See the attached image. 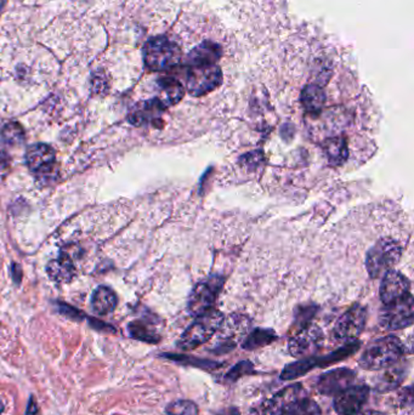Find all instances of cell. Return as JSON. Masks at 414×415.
<instances>
[{"mask_svg": "<svg viewBox=\"0 0 414 415\" xmlns=\"http://www.w3.org/2000/svg\"><path fill=\"white\" fill-rule=\"evenodd\" d=\"M315 361L314 357H305L300 358L298 361L289 363L284 367L282 373H281V379L294 380L300 378L302 375L307 374L312 369H315Z\"/></svg>", "mask_w": 414, "mask_h": 415, "instance_id": "d6986e66", "label": "cell"}, {"mask_svg": "<svg viewBox=\"0 0 414 415\" xmlns=\"http://www.w3.org/2000/svg\"><path fill=\"white\" fill-rule=\"evenodd\" d=\"M26 415H41V411H39V407H38V403H36L34 396H31L29 401H28Z\"/></svg>", "mask_w": 414, "mask_h": 415, "instance_id": "4316f807", "label": "cell"}, {"mask_svg": "<svg viewBox=\"0 0 414 415\" xmlns=\"http://www.w3.org/2000/svg\"><path fill=\"white\" fill-rule=\"evenodd\" d=\"M26 162L28 167L34 172H44L55 162V151L46 144H36L27 149Z\"/></svg>", "mask_w": 414, "mask_h": 415, "instance_id": "5bb4252c", "label": "cell"}, {"mask_svg": "<svg viewBox=\"0 0 414 415\" xmlns=\"http://www.w3.org/2000/svg\"><path fill=\"white\" fill-rule=\"evenodd\" d=\"M413 306L410 293L397 301L384 305L379 315V325L385 330L405 329L413 323Z\"/></svg>", "mask_w": 414, "mask_h": 415, "instance_id": "8992f818", "label": "cell"}, {"mask_svg": "<svg viewBox=\"0 0 414 415\" xmlns=\"http://www.w3.org/2000/svg\"><path fill=\"white\" fill-rule=\"evenodd\" d=\"M22 128L18 123H9L3 130V137L8 144H16L23 141Z\"/></svg>", "mask_w": 414, "mask_h": 415, "instance_id": "d4e9b609", "label": "cell"}, {"mask_svg": "<svg viewBox=\"0 0 414 415\" xmlns=\"http://www.w3.org/2000/svg\"><path fill=\"white\" fill-rule=\"evenodd\" d=\"M315 313V306L300 307L297 311L295 318H294V325H293L294 333H297L299 330H302V328H305L307 325H311V320L314 318Z\"/></svg>", "mask_w": 414, "mask_h": 415, "instance_id": "603a6c76", "label": "cell"}, {"mask_svg": "<svg viewBox=\"0 0 414 415\" xmlns=\"http://www.w3.org/2000/svg\"><path fill=\"white\" fill-rule=\"evenodd\" d=\"M405 353V345L396 336L375 339L362 352L359 365L366 370H382L400 361Z\"/></svg>", "mask_w": 414, "mask_h": 415, "instance_id": "6da1fadb", "label": "cell"}, {"mask_svg": "<svg viewBox=\"0 0 414 415\" xmlns=\"http://www.w3.org/2000/svg\"><path fill=\"white\" fill-rule=\"evenodd\" d=\"M323 154L332 167H340L347 162L349 157L347 141L344 136H333L324 141L322 144Z\"/></svg>", "mask_w": 414, "mask_h": 415, "instance_id": "9a60e30c", "label": "cell"}, {"mask_svg": "<svg viewBox=\"0 0 414 415\" xmlns=\"http://www.w3.org/2000/svg\"><path fill=\"white\" fill-rule=\"evenodd\" d=\"M222 285H224V280L220 275H212V277H208L207 280L199 282L189 295V303H187L189 313L199 317L213 310L216 299L220 294Z\"/></svg>", "mask_w": 414, "mask_h": 415, "instance_id": "5b68a950", "label": "cell"}, {"mask_svg": "<svg viewBox=\"0 0 414 415\" xmlns=\"http://www.w3.org/2000/svg\"><path fill=\"white\" fill-rule=\"evenodd\" d=\"M382 370L383 372L374 380V390L379 393H390L403 383L408 373V365L399 361Z\"/></svg>", "mask_w": 414, "mask_h": 415, "instance_id": "4fadbf2b", "label": "cell"}, {"mask_svg": "<svg viewBox=\"0 0 414 415\" xmlns=\"http://www.w3.org/2000/svg\"><path fill=\"white\" fill-rule=\"evenodd\" d=\"M4 411V404L0 402V414Z\"/></svg>", "mask_w": 414, "mask_h": 415, "instance_id": "1f68e13d", "label": "cell"}, {"mask_svg": "<svg viewBox=\"0 0 414 415\" xmlns=\"http://www.w3.org/2000/svg\"><path fill=\"white\" fill-rule=\"evenodd\" d=\"M402 415H413V411H412V409H408V411H405V414Z\"/></svg>", "mask_w": 414, "mask_h": 415, "instance_id": "d6a6232c", "label": "cell"}, {"mask_svg": "<svg viewBox=\"0 0 414 415\" xmlns=\"http://www.w3.org/2000/svg\"><path fill=\"white\" fill-rule=\"evenodd\" d=\"M91 306L98 315H108L117 306V295L108 287H99L93 294Z\"/></svg>", "mask_w": 414, "mask_h": 415, "instance_id": "e0dca14e", "label": "cell"}, {"mask_svg": "<svg viewBox=\"0 0 414 415\" xmlns=\"http://www.w3.org/2000/svg\"><path fill=\"white\" fill-rule=\"evenodd\" d=\"M213 415H241V411L236 407H225Z\"/></svg>", "mask_w": 414, "mask_h": 415, "instance_id": "83f0119b", "label": "cell"}, {"mask_svg": "<svg viewBox=\"0 0 414 415\" xmlns=\"http://www.w3.org/2000/svg\"><path fill=\"white\" fill-rule=\"evenodd\" d=\"M357 415H385L383 413H380V411H365V413H361V414Z\"/></svg>", "mask_w": 414, "mask_h": 415, "instance_id": "f546056e", "label": "cell"}, {"mask_svg": "<svg viewBox=\"0 0 414 415\" xmlns=\"http://www.w3.org/2000/svg\"><path fill=\"white\" fill-rule=\"evenodd\" d=\"M251 328V320L243 315H231L224 318L219 329L216 330V340L212 351L216 355H222L234 350L243 341Z\"/></svg>", "mask_w": 414, "mask_h": 415, "instance_id": "277c9868", "label": "cell"}, {"mask_svg": "<svg viewBox=\"0 0 414 415\" xmlns=\"http://www.w3.org/2000/svg\"><path fill=\"white\" fill-rule=\"evenodd\" d=\"M307 393L302 383H294L276 393L270 401L266 403V411L270 415H282L295 402L307 397Z\"/></svg>", "mask_w": 414, "mask_h": 415, "instance_id": "7c38bea8", "label": "cell"}, {"mask_svg": "<svg viewBox=\"0 0 414 415\" xmlns=\"http://www.w3.org/2000/svg\"><path fill=\"white\" fill-rule=\"evenodd\" d=\"M129 334L136 340L145 341V343H156L161 340V336L154 332L149 325H146L142 320L131 322L129 327Z\"/></svg>", "mask_w": 414, "mask_h": 415, "instance_id": "ffe728a7", "label": "cell"}, {"mask_svg": "<svg viewBox=\"0 0 414 415\" xmlns=\"http://www.w3.org/2000/svg\"><path fill=\"white\" fill-rule=\"evenodd\" d=\"M59 311L65 315V316L69 317V318H74V320H81L83 317H84V313L81 311H78L76 308H73V307L68 306V305H65V304H61L59 305Z\"/></svg>", "mask_w": 414, "mask_h": 415, "instance_id": "484cf974", "label": "cell"}, {"mask_svg": "<svg viewBox=\"0 0 414 415\" xmlns=\"http://www.w3.org/2000/svg\"><path fill=\"white\" fill-rule=\"evenodd\" d=\"M366 310L361 305H354L342 315L334 325V338L340 341H352L360 336L365 329Z\"/></svg>", "mask_w": 414, "mask_h": 415, "instance_id": "ba28073f", "label": "cell"}, {"mask_svg": "<svg viewBox=\"0 0 414 415\" xmlns=\"http://www.w3.org/2000/svg\"><path fill=\"white\" fill-rule=\"evenodd\" d=\"M253 373H254V366H253L252 362L242 361L232 367L231 370H229V373L225 375V378L227 381L234 383L239 378H242L243 375L253 374Z\"/></svg>", "mask_w": 414, "mask_h": 415, "instance_id": "cb8c5ba5", "label": "cell"}, {"mask_svg": "<svg viewBox=\"0 0 414 415\" xmlns=\"http://www.w3.org/2000/svg\"><path fill=\"white\" fill-rule=\"evenodd\" d=\"M224 316L218 310L203 313L197 317L192 325H189L187 329L185 330L184 334L178 341V348L189 351L199 348L203 343H207L215 335L216 330L219 329Z\"/></svg>", "mask_w": 414, "mask_h": 415, "instance_id": "3957f363", "label": "cell"}, {"mask_svg": "<svg viewBox=\"0 0 414 415\" xmlns=\"http://www.w3.org/2000/svg\"><path fill=\"white\" fill-rule=\"evenodd\" d=\"M324 335L320 327L309 325L297 333H294L292 339L289 340V353L293 357L305 358V357L314 355L315 352L320 351L323 346Z\"/></svg>", "mask_w": 414, "mask_h": 415, "instance_id": "52a82bcc", "label": "cell"}, {"mask_svg": "<svg viewBox=\"0 0 414 415\" xmlns=\"http://www.w3.org/2000/svg\"><path fill=\"white\" fill-rule=\"evenodd\" d=\"M282 415H322V411L320 406L307 396L295 402Z\"/></svg>", "mask_w": 414, "mask_h": 415, "instance_id": "44dd1931", "label": "cell"}, {"mask_svg": "<svg viewBox=\"0 0 414 415\" xmlns=\"http://www.w3.org/2000/svg\"><path fill=\"white\" fill-rule=\"evenodd\" d=\"M356 379V373L349 368H337L320 375L316 381L317 393L324 396H335L350 388Z\"/></svg>", "mask_w": 414, "mask_h": 415, "instance_id": "30bf717a", "label": "cell"}, {"mask_svg": "<svg viewBox=\"0 0 414 415\" xmlns=\"http://www.w3.org/2000/svg\"><path fill=\"white\" fill-rule=\"evenodd\" d=\"M199 407L189 400L171 402L166 408V415H199Z\"/></svg>", "mask_w": 414, "mask_h": 415, "instance_id": "7402d4cb", "label": "cell"}, {"mask_svg": "<svg viewBox=\"0 0 414 415\" xmlns=\"http://www.w3.org/2000/svg\"><path fill=\"white\" fill-rule=\"evenodd\" d=\"M46 272L51 280L59 283H66L72 280L73 275H76V267L73 264L72 257L68 254L62 253L60 257L48 264Z\"/></svg>", "mask_w": 414, "mask_h": 415, "instance_id": "2e32d148", "label": "cell"}, {"mask_svg": "<svg viewBox=\"0 0 414 415\" xmlns=\"http://www.w3.org/2000/svg\"><path fill=\"white\" fill-rule=\"evenodd\" d=\"M410 283L406 275L401 272L390 270L383 275V280L380 285V300L384 305L397 301L400 299L405 298L407 294H410Z\"/></svg>", "mask_w": 414, "mask_h": 415, "instance_id": "8fae6325", "label": "cell"}, {"mask_svg": "<svg viewBox=\"0 0 414 415\" xmlns=\"http://www.w3.org/2000/svg\"><path fill=\"white\" fill-rule=\"evenodd\" d=\"M403 248L397 240L382 238L366 254V268L372 278H380L400 262Z\"/></svg>", "mask_w": 414, "mask_h": 415, "instance_id": "7a4b0ae2", "label": "cell"}, {"mask_svg": "<svg viewBox=\"0 0 414 415\" xmlns=\"http://www.w3.org/2000/svg\"><path fill=\"white\" fill-rule=\"evenodd\" d=\"M91 325L96 328L98 330H112L113 328L111 325H106L104 322H100V320H94V318H91Z\"/></svg>", "mask_w": 414, "mask_h": 415, "instance_id": "f1b7e54d", "label": "cell"}, {"mask_svg": "<svg viewBox=\"0 0 414 415\" xmlns=\"http://www.w3.org/2000/svg\"><path fill=\"white\" fill-rule=\"evenodd\" d=\"M3 8H4V0H0V14L3 11Z\"/></svg>", "mask_w": 414, "mask_h": 415, "instance_id": "4dcf8cb0", "label": "cell"}, {"mask_svg": "<svg viewBox=\"0 0 414 415\" xmlns=\"http://www.w3.org/2000/svg\"><path fill=\"white\" fill-rule=\"evenodd\" d=\"M276 339H277V335L274 330L258 328V329L248 333L247 336L242 341V348L248 351H254L257 348L270 345L275 341Z\"/></svg>", "mask_w": 414, "mask_h": 415, "instance_id": "ac0fdd59", "label": "cell"}, {"mask_svg": "<svg viewBox=\"0 0 414 415\" xmlns=\"http://www.w3.org/2000/svg\"><path fill=\"white\" fill-rule=\"evenodd\" d=\"M369 390L366 385H352L334 396V411L339 415L360 414L366 402L368 401Z\"/></svg>", "mask_w": 414, "mask_h": 415, "instance_id": "9c48e42d", "label": "cell"}]
</instances>
